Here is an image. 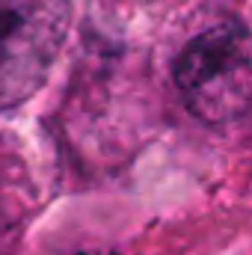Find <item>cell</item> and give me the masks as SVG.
I'll use <instances>...</instances> for the list:
<instances>
[{
	"mask_svg": "<svg viewBox=\"0 0 252 255\" xmlns=\"http://www.w3.org/2000/svg\"><path fill=\"white\" fill-rule=\"evenodd\" d=\"M175 83L202 122L241 119L252 107V33L232 21L199 33L175 60Z\"/></svg>",
	"mask_w": 252,
	"mask_h": 255,
	"instance_id": "6da1fadb",
	"label": "cell"
},
{
	"mask_svg": "<svg viewBox=\"0 0 252 255\" xmlns=\"http://www.w3.org/2000/svg\"><path fill=\"white\" fill-rule=\"evenodd\" d=\"M68 30V0H0V107L27 101Z\"/></svg>",
	"mask_w": 252,
	"mask_h": 255,
	"instance_id": "7a4b0ae2",
	"label": "cell"
}]
</instances>
